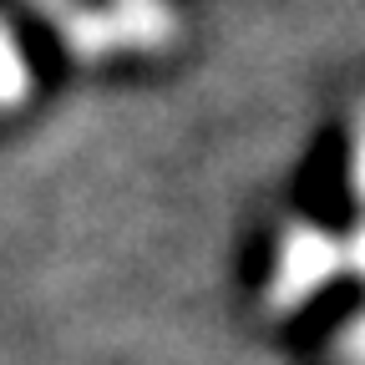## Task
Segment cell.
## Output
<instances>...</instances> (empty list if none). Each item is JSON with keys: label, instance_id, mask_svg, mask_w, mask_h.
I'll return each mask as SVG.
<instances>
[{"label": "cell", "instance_id": "cell-1", "mask_svg": "<svg viewBox=\"0 0 365 365\" xmlns=\"http://www.w3.org/2000/svg\"><path fill=\"white\" fill-rule=\"evenodd\" d=\"M340 264H345L340 239H330L325 228H314V223H294L289 234L279 239V254H274L269 289H264V309H269V314L299 309L309 294H319V289L335 279Z\"/></svg>", "mask_w": 365, "mask_h": 365}, {"label": "cell", "instance_id": "cell-2", "mask_svg": "<svg viewBox=\"0 0 365 365\" xmlns=\"http://www.w3.org/2000/svg\"><path fill=\"white\" fill-rule=\"evenodd\" d=\"M26 97H31V71H26V56H21V46L11 41V31L0 26V112H16Z\"/></svg>", "mask_w": 365, "mask_h": 365}, {"label": "cell", "instance_id": "cell-3", "mask_svg": "<svg viewBox=\"0 0 365 365\" xmlns=\"http://www.w3.org/2000/svg\"><path fill=\"white\" fill-rule=\"evenodd\" d=\"M340 355H345L350 365H365V314H360L355 325L340 335Z\"/></svg>", "mask_w": 365, "mask_h": 365}, {"label": "cell", "instance_id": "cell-4", "mask_svg": "<svg viewBox=\"0 0 365 365\" xmlns=\"http://www.w3.org/2000/svg\"><path fill=\"white\" fill-rule=\"evenodd\" d=\"M350 182H355V193L365 198V112H360V127H355V168H350Z\"/></svg>", "mask_w": 365, "mask_h": 365}, {"label": "cell", "instance_id": "cell-5", "mask_svg": "<svg viewBox=\"0 0 365 365\" xmlns=\"http://www.w3.org/2000/svg\"><path fill=\"white\" fill-rule=\"evenodd\" d=\"M340 254H345V264H350L355 274H365V228H360L350 244H340Z\"/></svg>", "mask_w": 365, "mask_h": 365}]
</instances>
